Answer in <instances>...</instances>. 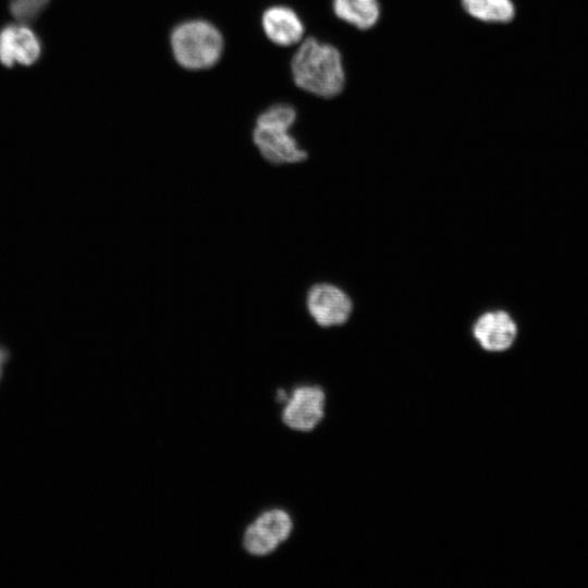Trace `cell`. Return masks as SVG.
Here are the masks:
<instances>
[{
	"mask_svg": "<svg viewBox=\"0 0 588 588\" xmlns=\"http://www.w3.org/2000/svg\"><path fill=\"white\" fill-rule=\"evenodd\" d=\"M291 73L298 88L319 98H334L346 85L341 51L332 44L315 37L302 40L292 57Z\"/></svg>",
	"mask_w": 588,
	"mask_h": 588,
	"instance_id": "obj_1",
	"label": "cell"
},
{
	"mask_svg": "<svg viewBox=\"0 0 588 588\" xmlns=\"http://www.w3.org/2000/svg\"><path fill=\"white\" fill-rule=\"evenodd\" d=\"M296 110L289 103H277L261 112L253 130V142L260 155L274 164L297 163L307 151L289 133L296 121Z\"/></svg>",
	"mask_w": 588,
	"mask_h": 588,
	"instance_id": "obj_2",
	"label": "cell"
},
{
	"mask_svg": "<svg viewBox=\"0 0 588 588\" xmlns=\"http://www.w3.org/2000/svg\"><path fill=\"white\" fill-rule=\"evenodd\" d=\"M170 44L177 64L194 71L217 64L224 47L220 30L204 20H192L176 25L171 32Z\"/></svg>",
	"mask_w": 588,
	"mask_h": 588,
	"instance_id": "obj_3",
	"label": "cell"
},
{
	"mask_svg": "<svg viewBox=\"0 0 588 588\" xmlns=\"http://www.w3.org/2000/svg\"><path fill=\"white\" fill-rule=\"evenodd\" d=\"M306 305L311 318L321 327L343 324L353 309L348 295L330 283L314 284L307 293Z\"/></svg>",
	"mask_w": 588,
	"mask_h": 588,
	"instance_id": "obj_4",
	"label": "cell"
},
{
	"mask_svg": "<svg viewBox=\"0 0 588 588\" xmlns=\"http://www.w3.org/2000/svg\"><path fill=\"white\" fill-rule=\"evenodd\" d=\"M41 51L39 37L26 24L16 22L0 29V62L3 65H33Z\"/></svg>",
	"mask_w": 588,
	"mask_h": 588,
	"instance_id": "obj_5",
	"label": "cell"
},
{
	"mask_svg": "<svg viewBox=\"0 0 588 588\" xmlns=\"http://www.w3.org/2000/svg\"><path fill=\"white\" fill-rule=\"evenodd\" d=\"M324 393L316 385H303L296 388L282 412L283 422L298 431L314 429L324 414Z\"/></svg>",
	"mask_w": 588,
	"mask_h": 588,
	"instance_id": "obj_6",
	"label": "cell"
},
{
	"mask_svg": "<svg viewBox=\"0 0 588 588\" xmlns=\"http://www.w3.org/2000/svg\"><path fill=\"white\" fill-rule=\"evenodd\" d=\"M473 334L483 350L503 352L514 344L517 326L504 310L487 311L474 323Z\"/></svg>",
	"mask_w": 588,
	"mask_h": 588,
	"instance_id": "obj_7",
	"label": "cell"
},
{
	"mask_svg": "<svg viewBox=\"0 0 588 588\" xmlns=\"http://www.w3.org/2000/svg\"><path fill=\"white\" fill-rule=\"evenodd\" d=\"M266 36L275 45L289 47L301 42L305 26L298 14L285 5L268 8L261 17Z\"/></svg>",
	"mask_w": 588,
	"mask_h": 588,
	"instance_id": "obj_8",
	"label": "cell"
},
{
	"mask_svg": "<svg viewBox=\"0 0 588 588\" xmlns=\"http://www.w3.org/2000/svg\"><path fill=\"white\" fill-rule=\"evenodd\" d=\"M331 8L340 21L358 30L373 28L382 12L379 0H332Z\"/></svg>",
	"mask_w": 588,
	"mask_h": 588,
	"instance_id": "obj_9",
	"label": "cell"
},
{
	"mask_svg": "<svg viewBox=\"0 0 588 588\" xmlns=\"http://www.w3.org/2000/svg\"><path fill=\"white\" fill-rule=\"evenodd\" d=\"M464 12L486 24H507L516 16L513 0H460Z\"/></svg>",
	"mask_w": 588,
	"mask_h": 588,
	"instance_id": "obj_10",
	"label": "cell"
},
{
	"mask_svg": "<svg viewBox=\"0 0 588 588\" xmlns=\"http://www.w3.org/2000/svg\"><path fill=\"white\" fill-rule=\"evenodd\" d=\"M255 523L279 543L285 541L293 528L289 514L282 510H270L257 517Z\"/></svg>",
	"mask_w": 588,
	"mask_h": 588,
	"instance_id": "obj_11",
	"label": "cell"
},
{
	"mask_svg": "<svg viewBox=\"0 0 588 588\" xmlns=\"http://www.w3.org/2000/svg\"><path fill=\"white\" fill-rule=\"evenodd\" d=\"M243 544L248 553L261 556L273 552L280 543L260 526L253 523L244 532Z\"/></svg>",
	"mask_w": 588,
	"mask_h": 588,
	"instance_id": "obj_12",
	"label": "cell"
},
{
	"mask_svg": "<svg viewBox=\"0 0 588 588\" xmlns=\"http://www.w3.org/2000/svg\"><path fill=\"white\" fill-rule=\"evenodd\" d=\"M50 0H9V10L16 22L27 24L35 21Z\"/></svg>",
	"mask_w": 588,
	"mask_h": 588,
	"instance_id": "obj_13",
	"label": "cell"
},
{
	"mask_svg": "<svg viewBox=\"0 0 588 588\" xmlns=\"http://www.w3.org/2000/svg\"><path fill=\"white\" fill-rule=\"evenodd\" d=\"M7 358H8V353H7V351L3 350V348L0 346V379H1V375H2L3 365H4V363L7 362Z\"/></svg>",
	"mask_w": 588,
	"mask_h": 588,
	"instance_id": "obj_14",
	"label": "cell"
}]
</instances>
